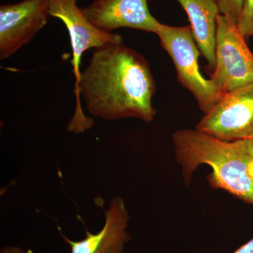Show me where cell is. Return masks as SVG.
<instances>
[{
  "instance_id": "6da1fadb",
  "label": "cell",
  "mask_w": 253,
  "mask_h": 253,
  "mask_svg": "<svg viewBox=\"0 0 253 253\" xmlns=\"http://www.w3.org/2000/svg\"><path fill=\"white\" fill-rule=\"evenodd\" d=\"M156 91L148 61L123 42L95 49L79 82L80 96L88 112L110 121L134 118L152 122Z\"/></svg>"
},
{
  "instance_id": "7a4b0ae2",
  "label": "cell",
  "mask_w": 253,
  "mask_h": 253,
  "mask_svg": "<svg viewBox=\"0 0 253 253\" xmlns=\"http://www.w3.org/2000/svg\"><path fill=\"white\" fill-rule=\"evenodd\" d=\"M174 153L186 185L201 165L212 169L213 188L253 205V154L248 139L224 141L198 131L179 129L172 134Z\"/></svg>"
},
{
  "instance_id": "3957f363",
  "label": "cell",
  "mask_w": 253,
  "mask_h": 253,
  "mask_svg": "<svg viewBox=\"0 0 253 253\" xmlns=\"http://www.w3.org/2000/svg\"><path fill=\"white\" fill-rule=\"evenodd\" d=\"M49 13L51 17L62 21L69 35L73 54L71 63L75 76L73 92L76 98V105L67 130L81 134L91 129L94 125V120L87 117L82 107L79 94L82 57L87 50L95 49L109 43L123 42V37L95 27L78 7V0H49Z\"/></svg>"
},
{
  "instance_id": "277c9868",
  "label": "cell",
  "mask_w": 253,
  "mask_h": 253,
  "mask_svg": "<svg viewBox=\"0 0 253 253\" xmlns=\"http://www.w3.org/2000/svg\"><path fill=\"white\" fill-rule=\"evenodd\" d=\"M156 35L161 46L170 56L177 81L194 96L199 109L208 112L221 96L211 79L200 70L199 46L191 26H172L160 23Z\"/></svg>"
},
{
  "instance_id": "5b68a950",
  "label": "cell",
  "mask_w": 253,
  "mask_h": 253,
  "mask_svg": "<svg viewBox=\"0 0 253 253\" xmlns=\"http://www.w3.org/2000/svg\"><path fill=\"white\" fill-rule=\"evenodd\" d=\"M237 24L231 18L217 17L211 81L221 94L253 83V54Z\"/></svg>"
},
{
  "instance_id": "8992f818",
  "label": "cell",
  "mask_w": 253,
  "mask_h": 253,
  "mask_svg": "<svg viewBox=\"0 0 253 253\" xmlns=\"http://www.w3.org/2000/svg\"><path fill=\"white\" fill-rule=\"evenodd\" d=\"M195 129L221 141L253 137V83L221 94Z\"/></svg>"
},
{
  "instance_id": "52a82bcc",
  "label": "cell",
  "mask_w": 253,
  "mask_h": 253,
  "mask_svg": "<svg viewBox=\"0 0 253 253\" xmlns=\"http://www.w3.org/2000/svg\"><path fill=\"white\" fill-rule=\"evenodd\" d=\"M50 17L49 0H23L0 6V59L29 44Z\"/></svg>"
},
{
  "instance_id": "ba28073f",
  "label": "cell",
  "mask_w": 253,
  "mask_h": 253,
  "mask_svg": "<svg viewBox=\"0 0 253 253\" xmlns=\"http://www.w3.org/2000/svg\"><path fill=\"white\" fill-rule=\"evenodd\" d=\"M81 9L95 27L109 33L126 28L156 34L161 23L150 12L147 0H93Z\"/></svg>"
},
{
  "instance_id": "9c48e42d",
  "label": "cell",
  "mask_w": 253,
  "mask_h": 253,
  "mask_svg": "<svg viewBox=\"0 0 253 253\" xmlns=\"http://www.w3.org/2000/svg\"><path fill=\"white\" fill-rule=\"evenodd\" d=\"M105 213L102 229L92 234L86 229L85 237L81 241H72L60 231L71 253H123L125 246L131 239L126 231L129 216L126 204L121 198L115 197Z\"/></svg>"
},
{
  "instance_id": "30bf717a",
  "label": "cell",
  "mask_w": 253,
  "mask_h": 253,
  "mask_svg": "<svg viewBox=\"0 0 253 253\" xmlns=\"http://www.w3.org/2000/svg\"><path fill=\"white\" fill-rule=\"evenodd\" d=\"M189 18L195 40L201 54L213 70L215 64L216 31L220 14L218 0H176Z\"/></svg>"
},
{
  "instance_id": "8fae6325",
  "label": "cell",
  "mask_w": 253,
  "mask_h": 253,
  "mask_svg": "<svg viewBox=\"0 0 253 253\" xmlns=\"http://www.w3.org/2000/svg\"><path fill=\"white\" fill-rule=\"evenodd\" d=\"M237 27L245 39L253 37V0H243L242 11Z\"/></svg>"
},
{
  "instance_id": "7c38bea8",
  "label": "cell",
  "mask_w": 253,
  "mask_h": 253,
  "mask_svg": "<svg viewBox=\"0 0 253 253\" xmlns=\"http://www.w3.org/2000/svg\"><path fill=\"white\" fill-rule=\"evenodd\" d=\"M220 14L237 24L243 7V0H218Z\"/></svg>"
},
{
  "instance_id": "4fadbf2b",
  "label": "cell",
  "mask_w": 253,
  "mask_h": 253,
  "mask_svg": "<svg viewBox=\"0 0 253 253\" xmlns=\"http://www.w3.org/2000/svg\"><path fill=\"white\" fill-rule=\"evenodd\" d=\"M233 253H253V238Z\"/></svg>"
},
{
  "instance_id": "5bb4252c",
  "label": "cell",
  "mask_w": 253,
  "mask_h": 253,
  "mask_svg": "<svg viewBox=\"0 0 253 253\" xmlns=\"http://www.w3.org/2000/svg\"><path fill=\"white\" fill-rule=\"evenodd\" d=\"M1 253H26V251L19 247H12L6 246L1 249Z\"/></svg>"
},
{
  "instance_id": "9a60e30c",
  "label": "cell",
  "mask_w": 253,
  "mask_h": 253,
  "mask_svg": "<svg viewBox=\"0 0 253 253\" xmlns=\"http://www.w3.org/2000/svg\"><path fill=\"white\" fill-rule=\"evenodd\" d=\"M248 140H249L250 149H251V152H252V154H253V137L249 138Z\"/></svg>"
}]
</instances>
